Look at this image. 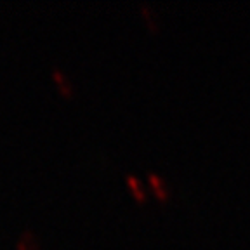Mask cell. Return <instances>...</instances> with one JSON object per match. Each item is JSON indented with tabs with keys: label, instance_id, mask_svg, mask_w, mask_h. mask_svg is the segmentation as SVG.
<instances>
[{
	"label": "cell",
	"instance_id": "3957f363",
	"mask_svg": "<svg viewBox=\"0 0 250 250\" xmlns=\"http://www.w3.org/2000/svg\"><path fill=\"white\" fill-rule=\"evenodd\" d=\"M141 12L145 14L146 21H148V26L151 28V30H158V20H156V14L155 11H153V7L149 4H141Z\"/></svg>",
	"mask_w": 250,
	"mask_h": 250
},
{
	"label": "cell",
	"instance_id": "5b68a950",
	"mask_svg": "<svg viewBox=\"0 0 250 250\" xmlns=\"http://www.w3.org/2000/svg\"><path fill=\"white\" fill-rule=\"evenodd\" d=\"M127 183H129V186L134 189V195H136L137 198L145 200L146 193H145V189H143V186H141V183L136 179V177H134V176H127Z\"/></svg>",
	"mask_w": 250,
	"mask_h": 250
},
{
	"label": "cell",
	"instance_id": "7a4b0ae2",
	"mask_svg": "<svg viewBox=\"0 0 250 250\" xmlns=\"http://www.w3.org/2000/svg\"><path fill=\"white\" fill-rule=\"evenodd\" d=\"M18 250H39L35 236H33L30 231L21 234V238L18 240Z\"/></svg>",
	"mask_w": 250,
	"mask_h": 250
},
{
	"label": "cell",
	"instance_id": "277c9868",
	"mask_svg": "<svg viewBox=\"0 0 250 250\" xmlns=\"http://www.w3.org/2000/svg\"><path fill=\"white\" fill-rule=\"evenodd\" d=\"M148 177H149V183H151V186L155 188L156 196H158V198H165V196H167V191H165V188L162 186L160 177L156 176V174H149Z\"/></svg>",
	"mask_w": 250,
	"mask_h": 250
},
{
	"label": "cell",
	"instance_id": "6da1fadb",
	"mask_svg": "<svg viewBox=\"0 0 250 250\" xmlns=\"http://www.w3.org/2000/svg\"><path fill=\"white\" fill-rule=\"evenodd\" d=\"M52 78L56 80V83H58L59 90H61L64 96H71L73 94V89H71V83L68 82V78L64 77V73H62L59 68H52Z\"/></svg>",
	"mask_w": 250,
	"mask_h": 250
}]
</instances>
